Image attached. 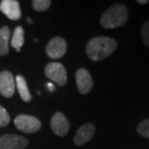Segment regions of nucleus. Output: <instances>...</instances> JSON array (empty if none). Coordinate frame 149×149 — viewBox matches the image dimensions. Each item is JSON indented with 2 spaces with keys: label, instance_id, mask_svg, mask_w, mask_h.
Masks as SVG:
<instances>
[{
  "label": "nucleus",
  "instance_id": "f257e3e1",
  "mask_svg": "<svg viewBox=\"0 0 149 149\" xmlns=\"http://www.w3.org/2000/svg\"><path fill=\"white\" fill-rule=\"evenodd\" d=\"M117 47V43L114 39L100 36L94 37L86 45L85 52L88 58L92 61H101L109 57Z\"/></svg>",
  "mask_w": 149,
  "mask_h": 149
},
{
  "label": "nucleus",
  "instance_id": "f03ea898",
  "mask_svg": "<svg viewBox=\"0 0 149 149\" xmlns=\"http://www.w3.org/2000/svg\"><path fill=\"white\" fill-rule=\"evenodd\" d=\"M129 17V12L124 4L117 3L104 12L100 19V24L107 29H113L125 25Z\"/></svg>",
  "mask_w": 149,
  "mask_h": 149
},
{
  "label": "nucleus",
  "instance_id": "7ed1b4c3",
  "mask_svg": "<svg viewBox=\"0 0 149 149\" xmlns=\"http://www.w3.org/2000/svg\"><path fill=\"white\" fill-rule=\"evenodd\" d=\"M15 126L17 130L26 134H33L40 131L41 121L38 118L28 114H19L15 118Z\"/></svg>",
  "mask_w": 149,
  "mask_h": 149
},
{
  "label": "nucleus",
  "instance_id": "20e7f679",
  "mask_svg": "<svg viewBox=\"0 0 149 149\" xmlns=\"http://www.w3.org/2000/svg\"><path fill=\"white\" fill-rule=\"evenodd\" d=\"M45 74L47 79L57 83L59 86H64L67 83L66 69L58 62H52L47 64L45 68Z\"/></svg>",
  "mask_w": 149,
  "mask_h": 149
},
{
  "label": "nucleus",
  "instance_id": "39448f33",
  "mask_svg": "<svg viewBox=\"0 0 149 149\" xmlns=\"http://www.w3.org/2000/svg\"><path fill=\"white\" fill-rule=\"evenodd\" d=\"M28 139L19 135H3L0 136V149H25Z\"/></svg>",
  "mask_w": 149,
  "mask_h": 149
},
{
  "label": "nucleus",
  "instance_id": "423d86ee",
  "mask_svg": "<svg viewBox=\"0 0 149 149\" xmlns=\"http://www.w3.org/2000/svg\"><path fill=\"white\" fill-rule=\"evenodd\" d=\"M67 52V43L63 38L54 37L47 45L46 52L49 58L58 59L63 57Z\"/></svg>",
  "mask_w": 149,
  "mask_h": 149
},
{
  "label": "nucleus",
  "instance_id": "0eeeda50",
  "mask_svg": "<svg viewBox=\"0 0 149 149\" xmlns=\"http://www.w3.org/2000/svg\"><path fill=\"white\" fill-rule=\"evenodd\" d=\"M76 82L80 94L86 95L93 88V79L90 73L84 68H80L76 72Z\"/></svg>",
  "mask_w": 149,
  "mask_h": 149
},
{
  "label": "nucleus",
  "instance_id": "6e6552de",
  "mask_svg": "<svg viewBox=\"0 0 149 149\" xmlns=\"http://www.w3.org/2000/svg\"><path fill=\"white\" fill-rule=\"evenodd\" d=\"M50 128L56 136H65L70 130L69 120L62 112H55L50 119Z\"/></svg>",
  "mask_w": 149,
  "mask_h": 149
},
{
  "label": "nucleus",
  "instance_id": "1a4fd4ad",
  "mask_svg": "<svg viewBox=\"0 0 149 149\" xmlns=\"http://www.w3.org/2000/svg\"><path fill=\"white\" fill-rule=\"evenodd\" d=\"M15 79L8 71L0 73V94L5 98H11L15 94Z\"/></svg>",
  "mask_w": 149,
  "mask_h": 149
},
{
  "label": "nucleus",
  "instance_id": "9d476101",
  "mask_svg": "<svg viewBox=\"0 0 149 149\" xmlns=\"http://www.w3.org/2000/svg\"><path fill=\"white\" fill-rule=\"evenodd\" d=\"M0 11L12 20H17L22 17L19 3L17 0H3L0 3Z\"/></svg>",
  "mask_w": 149,
  "mask_h": 149
},
{
  "label": "nucleus",
  "instance_id": "9b49d317",
  "mask_svg": "<svg viewBox=\"0 0 149 149\" xmlns=\"http://www.w3.org/2000/svg\"><path fill=\"white\" fill-rule=\"evenodd\" d=\"M95 131H96V128L93 124L86 123L82 125L81 127L79 128L76 136H74V144L77 145V146H80V145H83L86 142H88L94 136Z\"/></svg>",
  "mask_w": 149,
  "mask_h": 149
},
{
  "label": "nucleus",
  "instance_id": "f8f14e48",
  "mask_svg": "<svg viewBox=\"0 0 149 149\" xmlns=\"http://www.w3.org/2000/svg\"><path fill=\"white\" fill-rule=\"evenodd\" d=\"M16 84H17V91H19L22 100L23 102H30L32 97H31L30 92H29L27 83H26V80L24 77L22 76H20V74H17L16 77Z\"/></svg>",
  "mask_w": 149,
  "mask_h": 149
},
{
  "label": "nucleus",
  "instance_id": "ddd939ff",
  "mask_svg": "<svg viewBox=\"0 0 149 149\" xmlns=\"http://www.w3.org/2000/svg\"><path fill=\"white\" fill-rule=\"evenodd\" d=\"M11 31L8 26L0 29V56L7 55L9 53V39Z\"/></svg>",
  "mask_w": 149,
  "mask_h": 149
},
{
  "label": "nucleus",
  "instance_id": "4468645a",
  "mask_svg": "<svg viewBox=\"0 0 149 149\" xmlns=\"http://www.w3.org/2000/svg\"><path fill=\"white\" fill-rule=\"evenodd\" d=\"M23 44H24V30H23L22 26H17L14 30L13 36H12L11 46L17 52H19Z\"/></svg>",
  "mask_w": 149,
  "mask_h": 149
},
{
  "label": "nucleus",
  "instance_id": "2eb2a0df",
  "mask_svg": "<svg viewBox=\"0 0 149 149\" xmlns=\"http://www.w3.org/2000/svg\"><path fill=\"white\" fill-rule=\"evenodd\" d=\"M136 132L142 138L149 139V118L139 122L136 126Z\"/></svg>",
  "mask_w": 149,
  "mask_h": 149
},
{
  "label": "nucleus",
  "instance_id": "dca6fc26",
  "mask_svg": "<svg viewBox=\"0 0 149 149\" xmlns=\"http://www.w3.org/2000/svg\"><path fill=\"white\" fill-rule=\"evenodd\" d=\"M50 4H52L50 0H34V1H32V7L37 12H43L47 10Z\"/></svg>",
  "mask_w": 149,
  "mask_h": 149
},
{
  "label": "nucleus",
  "instance_id": "f3484780",
  "mask_svg": "<svg viewBox=\"0 0 149 149\" xmlns=\"http://www.w3.org/2000/svg\"><path fill=\"white\" fill-rule=\"evenodd\" d=\"M141 40L147 47H149V20L145 22L141 26Z\"/></svg>",
  "mask_w": 149,
  "mask_h": 149
},
{
  "label": "nucleus",
  "instance_id": "a211bd4d",
  "mask_svg": "<svg viewBox=\"0 0 149 149\" xmlns=\"http://www.w3.org/2000/svg\"><path fill=\"white\" fill-rule=\"evenodd\" d=\"M10 115H9L7 111L2 106H0V128L7 126L10 123Z\"/></svg>",
  "mask_w": 149,
  "mask_h": 149
},
{
  "label": "nucleus",
  "instance_id": "6ab92c4d",
  "mask_svg": "<svg viewBox=\"0 0 149 149\" xmlns=\"http://www.w3.org/2000/svg\"><path fill=\"white\" fill-rule=\"evenodd\" d=\"M47 87L49 88V91H52V92L55 90V86L53 85V83L49 82V83H47Z\"/></svg>",
  "mask_w": 149,
  "mask_h": 149
},
{
  "label": "nucleus",
  "instance_id": "aec40b11",
  "mask_svg": "<svg viewBox=\"0 0 149 149\" xmlns=\"http://www.w3.org/2000/svg\"><path fill=\"white\" fill-rule=\"evenodd\" d=\"M139 3V4H141V5H145V4H148V0H138L136 1Z\"/></svg>",
  "mask_w": 149,
  "mask_h": 149
}]
</instances>
